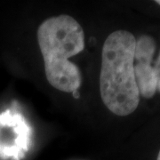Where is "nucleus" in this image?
Masks as SVG:
<instances>
[{
	"label": "nucleus",
	"instance_id": "1",
	"mask_svg": "<svg viewBox=\"0 0 160 160\" xmlns=\"http://www.w3.org/2000/svg\"><path fill=\"white\" fill-rule=\"evenodd\" d=\"M136 38L131 32L117 30L105 40L100 74L101 97L115 115L132 114L140 102L134 74Z\"/></svg>",
	"mask_w": 160,
	"mask_h": 160
},
{
	"label": "nucleus",
	"instance_id": "2",
	"mask_svg": "<svg viewBox=\"0 0 160 160\" xmlns=\"http://www.w3.org/2000/svg\"><path fill=\"white\" fill-rule=\"evenodd\" d=\"M38 42L49 84L65 92L78 91L81 74L69 58L85 48V33L79 23L65 14L48 18L38 29Z\"/></svg>",
	"mask_w": 160,
	"mask_h": 160
},
{
	"label": "nucleus",
	"instance_id": "3",
	"mask_svg": "<svg viewBox=\"0 0 160 160\" xmlns=\"http://www.w3.org/2000/svg\"><path fill=\"white\" fill-rule=\"evenodd\" d=\"M31 127L15 108L0 112V158L22 160L28 152Z\"/></svg>",
	"mask_w": 160,
	"mask_h": 160
},
{
	"label": "nucleus",
	"instance_id": "4",
	"mask_svg": "<svg viewBox=\"0 0 160 160\" xmlns=\"http://www.w3.org/2000/svg\"><path fill=\"white\" fill-rule=\"evenodd\" d=\"M156 46L154 38L148 35H142L136 40L134 74L139 92L145 98L153 97L158 91V81L152 68Z\"/></svg>",
	"mask_w": 160,
	"mask_h": 160
},
{
	"label": "nucleus",
	"instance_id": "5",
	"mask_svg": "<svg viewBox=\"0 0 160 160\" xmlns=\"http://www.w3.org/2000/svg\"><path fill=\"white\" fill-rule=\"evenodd\" d=\"M152 68H153L154 74L158 81V91L160 92V52L157 61L155 62L154 65H152Z\"/></svg>",
	"mask_w": 160,
	"mask_h": 160
},
{
	"label": "nucleus",
	"instance_id": "6",
	"mask_svg": "<svg viewBox=\"0 0 160 160\" xmlns=\"http://www.w3.org/2000/svg\"><path fill=\"white\" fill-rule=\"evenodd\" d=\"M72 94H73V97L75 99H78L79 98V93H78V91H75L72 92Z\"/></svg>",
	"mask_w": 160,
	"mask_h": 160
},
{
	"label": "nucleus",
	"instance_id": "7",
	"mask_svg": "<svg viewBox=\"0 0 160 160\" xmlns=\"http://www.w3.org/2000/svg\"><path fill=\"white\" fill-rule=\"evenodd\" d=\"M157 160H160V150H159V153H158V158H157Z\"/></svg>",
	"mask_w": 160,
	"mask_h": 160
},
{
	"label": "nucleus",
	"instance_id": "8",
	"mask_svg": "<svg viewBox=\"0 0 160 160\" xmlns=\"http://www.w3.org/2000/svg\"><path fill=\"white\" fill-rule=\"evenodd\" d=\"M156 3H158V4L160 6V0H157V1H156Z\"/></svg>",
	"mask_w": 160,
	"mask_h": 160
}]
</instances>
